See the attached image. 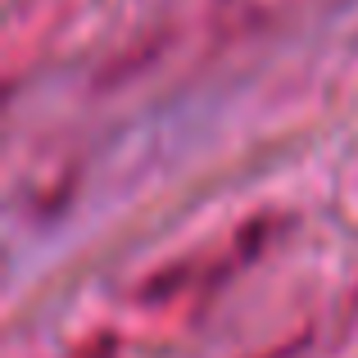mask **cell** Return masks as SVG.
I'll use <instances>...</instances> for the list:
<instances>
[{
	"label": "cell",
	"instance_id": "obj_1",
	"mask_svg": "<svg viewBox=\"0 0 358 358\" xmlns=\"http://www.w3.org/2000/svg\"><path fill=\"white\" fill-rule=\"evenodd\" d=\"M286 231V218L281 213H254V218L236 222L231 231H222L218 241L200 245V250L182 254L173 263H159L150 277H141L136 286V304L150 308V313H200L231 277H241L254 259L272 250Z\"/></svg>",
	"mask_w": 358,
	"mask_h": 358
}]
</instances>
